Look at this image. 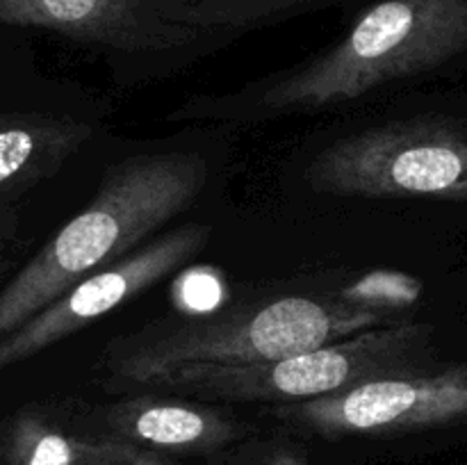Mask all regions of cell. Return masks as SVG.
Listing matches in <instances>:
<instances>
[{
    "label": "cell",
    "mask_w": 467,
    "mask_h": 465,
    "mask_svg": "<svg viewBox=\"0 0 467 465\" xmlns=\"http://www.w3.org/2000/svg\"><path fill=\"white\" fill-rule=\"evenodd\" d=\"M383 324L386 310L377 304L328 294H281L132 333L112 345L103 365L112 390H140L187 365L265 363Z\"/></svg>",
    "instance_id": "2"
},
{
    "label": "cell",
    "mask_w": 467,
    "mask_h": 465,
    "mask_svg": "<svg viewBox=\"0 0 467 465\" xmlns=\"http://www.w3.org/2000/svg\"><path fill=\"white\" fill-rule=\"evenodd\" d=\"M208 182L199 153H146L103 173L94 201L0 285V337L185 212Z\"/></svg>",
    "instance_id": "1"
},
{
    "label": "cell",
    "mask_w": 467,
    "mask_h": 465,
    "mask_svg": "<svg viewBox=\"0 0 467 465\" xmlns=\"http://www.w3.org/2000/svg\"><path fill=\"white\" fill-rule=\"evenodd\" d=\"M0 26L140 53L190 46L203 32L205 12L190 0H0Z\"/></svg>",
    "instance_id": "8"
},
{
    "label": "cell",
    "mask_w": 467,
    "mask_h": 465,
    "mask_svg": "<svg viewBox=\"0 0 467 465\" xmlns=\"http://www.w3.org/2000/svg\"><path fill=\"white\" fill-rule=\"evenodd\" d=\"M0 465H87V438L55 406L27 404L0 419Z\"/></svg>",
    "instance_id": "11"
},
{
    "label": "cell",
    "mask_w": 467,
    "mask_h": 465,
    "mask_svg": "<svg viewBox=\"0 0 467 465\" xmlns=\"http://www.w3.org/2000/svg\"><path fill=\"white\" fill-rule=\"evenodd\" d=\"M108 433L153 451L210 454L240 440L246 429L213 406L169 399L160 392L135 395L109 404L100 413Z\"/></svg>",
    "instance_id": "9"
},
{
    "label": "cell",
    "mask_w": 467,
    "mask_h": 465,
    "mask_svg": "<svg viewBox=\"0 0 467 465\" xmlns=\"http://www.w3.org/2000/svg\"><path fill=\"white\" fill-rule=\"evenodd\" d=\"M274 413L324 438L388 436L467 422V365H410Z\"/></svg>",
    "instance_id": "6"
},
{
    "label": "cell",
    "mask_w": 467,
    "mask_h": 465,
    "mask_svg": "<svg viewBox=\"0 0 467 465\" xmlns=\"http://www.w3.org/2000/svg\"><path fill=\"white\" fill-rule=\"evenodd\" d=\"M431 326L383 324L331 345L265 363L187 365L164 374L149 390L160 395L228 401H310L345 388L424 363Z\"/></svg>",
    "instance_id": "4"
},
{
    "label": "cell",
    "mask_w": 467,
    "mask_h": 465,
    "mask_svg": "<svg viewBox=\"0 0 467 465\" xmlns=\"http://www.w3.org/2000/svg\"><path fill=\"white\" fill-rule=\"evenodd\" d=\"M87 465H167L162 456L146 447L109 436L87 438Z\"/></svg>",
    "instance_id": "12"
},
{
    "label": "cell",
    "mask_w": 467,
    "mask_h": 465,
    "mask_svg": "<svg viewBox=\"0 0 467 465\" xmlns=\"http://www.w3.org/2000/svg\"><path fill=\"white\" fill-rule=\"evenodd\" d=\"M94 128L87 121L53 114H0V201H16L53 178Z\"/></svg>",
    "instance_id": "10"
},
{
    "label": "cell",
    "mask_w": 467,
    "mask_h": 465,
    "mask_svg": "<svg viewBox=\"0 0 467 465\" xmlns=\"http://www.w3.org/2000/svg\"><path fill=\"white\" fill-rule=\"evenodd\" d=\"M210 232V226L203 223L171 228L164 235H155L126 258L78 281L44 310L0 337V369L35 358L64 337L91 326L119 305L150 290L155 283L199 255L208 244Z\"/></svg>",
    "instance_id": "7"
},
{
    "label": "cell",
    "mask_w": 467,
    "mask_h": 465,
    "mask_svg": "<svg viewBox=\"0 0 467 465\" xmlns=\"http://www.w3.org/2000/svg\"><path fill=\"white\" fill-rule=\"evenodd\" d=\"M18 240V208L16 201H0V285L12 274L14 246Z\"/></svg>",
    "instance_id": "13"
},
{
    "label": "cell",
    "mask_w": 467,
    "mask_h": 465,
    "mask_svg": "<svg viewBox=\"0 0 467 465\" xmlns=\"http://www.w3.org/2000/svg\"><path fill=\"white\" fill-rule=\"evenodd\" d=\"M265 465H306V460L292 447H278L267 456Z\"/></svg>",
    "instance_id": "14"
},
{
    "label": "cell",
    "mask_w": 467,
    "mask_h": 465,
    "mask_svg": "<svg viewBox=\"0 0 467 465\" xmlns=\"http://www.w3.org/2000/svg\"><path fill=\"white\" fill-rule=\"evenodd\" d=\"M465 50L467 0H383L340 44L265 87L255 105L265 112H296L349 103Z\"/></svg>",
    "instance_id": "3"
},
{
    "label": "cell",
    "mask_w": 467,
    "mask_h": 465,
    "mask_svg": "<svg viewBox=\"0 0 467 465\" xmlns=\"http://www.w3.org/2000/svg\"><path fill=\"white\" fill-rule=\"evenodd\" d=\"M308 182L337 196L467 201V130L442 117L368 128L324 149Z\"/></svg>",
    "instance_id": "5"
}]
</instances>
